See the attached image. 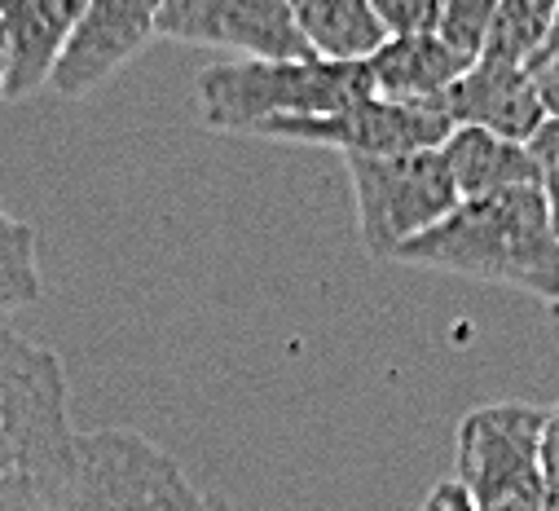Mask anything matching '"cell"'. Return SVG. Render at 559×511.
<instances>
[{
    "label": "cell",
    "instance_id": "cell-7",
    "mask_svg": "<svg viewBox=\"0 0 559 511\" xmlns=\"http://www.w3.org/2000/svg\"><path fill=\"white\" fill-rule=\"evenodd\" d=\"M454 133L445 115V102H388L366 97L335 115L313 119H269L251 128L247 138L269 142H296V146H326L348 155H418V151H441Z\"/></svg>",
    "mask_w": 559,
    "mask_h": 511
},
{
    "label": "cell",
    "instance_id": "cell-12",
    "mask_svg": "<svg viewBox=\"0 0 559 511\" xmlns=\"http://www.w3.org/2000/svg\"><path fill=\"white\" fill-rule=\"evenodd\" d=\"M463 54H454L441 36H409V40H388L370 58V80L374 97L388 102H445V93L472 71Z\"/></svg>",
    "mask_w": 559,
    "mask_h": 511
},
{
    "label": "cell",
    "instance_id": "cell-3",
    "mask_svg": "<svg viewBox=\"0 0 559 511\" xmlns=\"http://www.w3.org/2000/svg\"><path fill=\"white\" fill-rule=\"evenodd\" d=\"M199 115L216 133H251L269 119H313L374 97L370 62H216L199 75Z\"/></svg>",
    "mask_w": 559,
    "mask_h": 511
},
{
    "label": "cell",
    "instance_id": "cell-17",
    "mask_svg": "<svg viewBox=\"0 0 559 511\" xmlns=\"http://www.w3.org/2000/svg\"><path fill=\"white\" fill-rule=\"evenodd\" d=\"M493 5L498 0H445L441 5V40L463 54L467 62L480 58L485 49V36H489V19H493Z\"/></svg>",
    "mask_w": 559,
    "mask_h": 511
},
{
    "label": "cell",
    "instance_id": "cell-4",
    "mask_svg": "<svg viewBox=\"0 0 559 511\" xmlns=\"http://www.w3.org/2000/svg\"><path fill=\"white\" fill-rule=\"evenodd\" d=\"M58 511H229V502L199 489L155 441L128 428H97L75 432L71 480Z\"/></svg>",
    "mask_w": 559,
    "mask_h": 511
},
{
    "label": "cell",
    "instance_id": "cell-1",
    "mask_svg": "<svg viewBox=\"0 0 559 511\" xmlns=\"http://www.w3.org/2000/svg\"><path fill=\"white\" fill-rule=\"evenodd\" d=\"M71 459L62 357L0 318V511H58Z\"/></svg>",
    "mask_w": 559,
    "mask_h": 511
},
{
    "label": "cell",
    "instance_id": "cell-20",
    "mask_svg": "<svg viewBox=\"0 0 559 511\" xmlns=\"http://www.w3.org/2000/svg\"><path fill=\"white\" fill-rule=\"evenodd\" d=\"M542 511H559V402L550 406L542 437Z\"/></svg>",
    "mask_w": 559,
    "mask_h": 511
},
{
    "label": "cell",
    "instance_id": "cell-8",
    "mask_svg": "<svg viewBox=\"0 0 559 511\" xmlns=\"http://www.w3.org/2000/svg\"><path fill=\"white\" fill-rule=\"evenodd\" d=\"M155 36L181 45L234 49L247 62L313 58L287 0H168L155 14Z\"/></svg>",
    "mask_w": 559,
    "mask_h": 511
},
{
    "label": "cell",
    "instance_id": "cell-10",
    "mask_svg": "<svg viewBox=\"0 0 559 511\" xmlns=\"http://www.w3.org/2000/svg\"><path fill=\"white\" fill-rule=\"evenodd\" d=\"M445 115L454 128H480V133H493L520 146H528L537 138V128L546 123L533 75L524 67L485 62V58L445 93Z\"/></svg>",
    "mask_w": 559,
    "mask_h": 511
},
{
    "label": "cell",
    "instance_id": "cell-11",
    "mask_svg": "<svg viewBox=\"0 0 559 511\" xmlns=\"http://www.w3.org/2000/svg\"><path fill=\"white\" fill-rule=\"evenodd\" d=\"M84 14V0H14L0 5L5 27V88L0 102H23L53 80V67Z\"/></svg>",
    "mask_w": 559,
    "mask_h": 511
},
{
    "label": "cell",
    "instance_id": "cell-13",
    "mask_svg": "<svg viewBox=\"0 0 559 511\" xmlns=\"http://www.w3.org/2000/svg\"><path fill=\"white\" fill-rule=\"evenodd\" d=\"M441 159L459 186V199H485V194L537 186V164L528 146L480 133V128H454L450 142L441 146Z\"/></svg>",
    "mask_w": 559,
    "mask_h": 511
},
{
    "label": "cell",
    "instance_id": "cell-16",
    "mask_svg": "<svg viewBox=\"0 0 559 511\" xmlns=\"http://www.w3.org/2000/svg\"><path fill=\"white\" fill-rule=\"evenodd\" d=\"M40 300L36 229L0 207V318Z\"/></svg>",
    "mask_w": 559,
    "mask_h": 511
},
{
    "label": "cell",
    "instance_id": "cell-15",
    "mask_svg": "<svg viewBox=\"0 0 559 511\" xmlns=\"http://www.w3.org/2000/svg\"><path fill=\"white\" fill-rule=\"evenodd\" d=\"M550 23H555V0H498L480 58L528 71L542 58V49H546Z\"/></svg>",
    "mask_w": 559,
    "mask_h": 511
},
{
    "label": "cell",
    "instance_id": "cell-19",
    "mask_svg": "<svg viewBox=\"0 0 559 511\" xmlns=\"http://www.w3.org/2000/svg\"><path fill=\"white\" fill-rule=\"evenodd\" d=\"M528 155L537 164V190L546 199V212H550V229L559 238V123H542L537 138L528 142Z\"/></svg>",
    "mask_w": 559,
    "mask_h": 511
},
{
    "label": "cell",
    "instance_id": "cell-14",
    "mask_svg": "<svg viewBox=\"0 0 559 511\" xmlns=\"http://www.w3.org/2000/svg\"><path fill=\"white\" fill-rule=\"evenodd\" d=\"M292 10L300 36L322 62H370L388 45V32L366 0H296Z\"/></svg>",
    "mask_w": 559,
    "mask_h": 511
},
{
    "label": "cell",
    "instance_id": "cell-21",
    "mask_svg": "<svg viewBox=\"0 0 559 511\" xmlns=\"http://www.w3.org/2000/svg\"><path fill=\"white\" fill-rule=\"evenodd\" d=\"M528 75H533V88H537V102H542L546 119L559 123V58H542V62H533Z\"/></svg>",
    "mask_w": 559,
    "mask_h": 511
},
{
    "label": "cell",
    "instance_id": "cell-18",
    "mask_svg": "<svg viewBox=\"0 0 559 511\" xmlns=\"http://www.w3.org/2000/svg\"><path fill=\"white\" fill-rule=\"evenodd\" d=\"M441 5L445 0H374V14L388 40H409V36L441 32Z\"/></svg>",
    "mask_w": 559,
    "mask_h": 511
},
{
    "label": "cell",
    "instance_id": "cell-24",
    "mask_svg": "<svg viewBox=\"0 0 559 511\" xmlns=\"http://www.w3.org/2000/svg\"><path fill=\"white\" fill-rule=\"evenodd\" d=\"M550 313H555V322H559V305H550Z\"/></svg>",
    "mask_w": 559,
    "mask_h": 511
},
{
    "label": "cell",
    "instance_id": "cell-2",
    "mask_svg": "<svg viewBox=\"0 0 559 511\" xmlns=\"http://www.w3.org/2000/svg\"><path fill=\"white\" fill-rule=\"evenodd\" d=\"M401 265L498 283L559 305V238L537 186L463 199L437 229L396 251Z\"/></svg>",
    "mask_w": 559,
    "mask_h": 511
},
{
    "label": "cell",
    "instance_id": "cell-5",
    "mask_svg": "<svg viewBox=\"0 0 559 511\" xmlns=\"http://www.w3.org/2000/svg\"><path fill=\"white\" fill-rule=\"evenodd\" d=\"M542 406L493 402L463 415L454 432V480L476 511H542Z\"/></svg>",
    "mask_w": 559,
    "mask_h": 511
},
{
    "label": "cell",
    "instance_id": "cell-23",
    "mask_svg": "<svg viewBox=\"0 0 559 511\" xmlns=\"http://www.w3.org/2000/svg\"><path fill=\"white\" fill-rule=\"evenodd\" d=\"M0 88H5V27H0Z\"/></svg>",
    "mask_w": 559,
    "mask_h": 511
},
{
    "label": "cell",
    "instance_id": "cell-9",
    "mask_svg": "<svg viewBox=\"0 0 559 511\" xmlns=\"http://www.w3.org/2000/svg\"><path fill=\"white\" fill-rule=\"evenodd\" d=\"M155 14H159V0H97V5H84L53 67L49 88L67 102L88 97L128 58L146 49V40L155 36Z\"/></svg>",
    "mask_w": 559,
    "mask_h": 511
},
{
    "label": "cell",
    "instance_id": "cell-22",
    "mask_svg": "<svg viewBox=\"0 0 559 511\" xmlns=\"http://www.w3.org/2000/svg\"><path fill=\"white\" fill-rule=\"evenodd\" d=\"M418 511H476V507H472V498L459 489V480H437V485L428 489V498L418 502Z\"/></svg>",
    "mask_w": 559,
    "mask_h": 511
},
{
    "label": "cell",
    "instance_id": "cell-6",
    "mask_svg": "<svg viewBox=\"0 0 559 511\" xmlns=\"http://www.w3.org/2000/svg\"><path fill=\"white\" fill-rule=\"evenodd\" d=\"M357 194V234L374 261H396V251L437 229L463 199L441 151L418 155H348Z\"/></svg>",
    "mask_w": 559,
    "mask_h": 511
}]
</instances>
